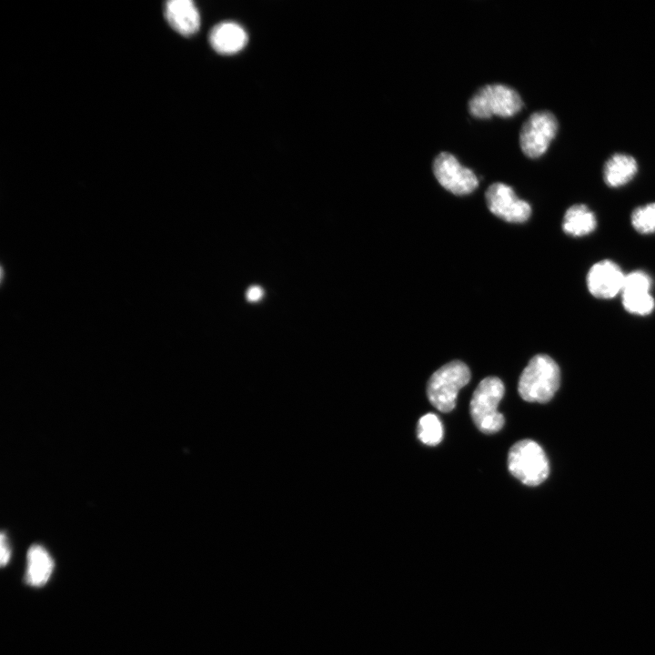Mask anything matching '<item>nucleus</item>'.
I'll return each instance as SVG.
<instances>
[{
    "label": "nucleus",
    "mask_w": 655,
    "mask_h": 655,
    "mask_svg": "<svg viewBox=\"0 0 655 655\" xmlns=\"http://www.w3.org/2000/svg\"><path fill=\"white\" fill-rule=\"evenodd\" d=\"M560 370L545 354L534 356L523 369L518 384L519 396L528 402L546 403L559 387Z\"/></svg>",
    "instance_id": "obj_1"
},
{
    "label": "nucleus",
    "mask_w": 655,
    "mask_h": 655,
    "mask_svg": "<svg viewBox=\"0 0 655 655\" xmlns=\"http://www.w3.org/2000/svg\"><path fill=\"white\" fill-rule=\"evenodd\" d=\"M504 395V385L497 377L483 378L476 388L469 404V412L476 427L485 434H494L504 425V417L498 406Z\"/></svg>",
    "instance_id": "obj_2"
},
{
    "label": "nucleus",
    "mask_w": 655,
    "mask_h": 655,
    "mask_svg": "<svg viewBox=\"0 0 655 655\" xmlns=\"http://www.w3.org/2000/svg\"><path fill=\"white\" fill-rule=\"evenodd\" d=\"M470 379L469 367L459 360H453L439 368L429 378L427 396L429 402L439 411L448 413L455 405L458 393Z\"/></svg>",
    "instance_id": "obj_3"
},
{
    "label": "nucleus",
    "mask_w": 655,
    "mask_h": 655,
    "mask_svg": "<svg viewBox=\"0 0 655 655\" xmlns=\"http://www.w3.org/2000/svg\"><path fill=\"white\" fill-rule=\"evenodd\" d=\"M509 472L527 486H538L549 476V465L542 448L531 439L516 442L508 455Z\"/></svg>",
    "instance_id": "obj_4"
},
{
    "label": "nucleus",
    "mask_w": 655,
    "mask_h": 655,
    "mask_svg": "<svg viewBox=\"0 0 655 655\" xmlns=\"http://www.w3.org/2000/svg\"><path fill=\"white\" fill-rule=\"evenodd\" d=\"M469 111L478 118L492 116H512L523 106L519 93L503 84L486 85L480 87L469 101Z\"/></svg>",
    "instance_id": "obj_5"
},
{
    "label": "nucleus",
    "mask_w": 655,
    "mask_h": 655,
    "mask_svg": "<svg viewBox=\"0 0 655 655\" xmlns=\"http://www.w3.org/2000/svg\"><path fill=\"white\" fill-rule=\"evenodd\" d=\"M558 132V121L549 111L531 114L523 123L519 132L522 152L530 158L543 155Z\"/></svg>",
    "instance_id": "obj_6"
},
{
    "label": "nucleus",
    "mask_w": 655,
    "mask_h": 655,
    "mask_svg": "<svg viewBox=\"0 0 655 655\" xmlns=\"http://www.w3.org/2000/svg\"><path fill=\"white\" fill-rule=\"evenodd\" d=\"M432 170L438 183L455 195H468L479 186L474 172L448 152H441L435 157Z\"/></svg>",
    "instance_id": "obj_7"
},
{
    "label": "nucleus",
    "mask_w": 655,
    "mask_h": 655,
    "mask_svg": "<svg viewBox=\"0 0 655 655\" xmlns=\"http://www.w3.org/2000/svg\"><path fill=\"white\" fill-rule=\"evenodd\" d=\"M487 207L496 217L510 223H523L531 214L529 204L519 199L512 187L496 182L485 193Z\"/></svg>",
    "instance_id": "obj_8"
},
{
    "label": "nucleus",
    "mask_w": 655,
    "mask_h": 655,
    "mask_svg": "<svg viewBox=\"0 0 655 655\" xmlns=\"http://www.w3.org/2000/svg\"><path fill=\"white\" fill-rule=\"evenodd\" d=\"M625 274L611 260L595 263L589 270L586 282L590 293L598 298L609 299L621 293Z\"/></svg>",
    "instance_id": "obj_9"
},
{
    "label": "nucleus",
    "mask_w": 655,
    "mask_h": 655,
    "mask_svg": "<svg viewBox=\"0 0 655 655\" xmlns=\"http://www.w3.org/2000/svg\"><path fill=\"white\" fill-rule=\"evenodd\" d=\"M248 36L245 29L235 22H222L210 31L209 43L221 55H234L247 45Z\"/></svg>",
    "instance_id": "obj_10"
},
{
    "label": "nucleus",
    "mask_w": 655,
    "mask_h": 655,
    "mask_svg": "<svg viewBox=\"0 0 655 655\" xmlns=\"http://www.w3.org/2000/svg\"><path fill=\"white\" fill-rule=\"evenodd\" d=\"M165 16L170 26L180 35H194L200 26V15L190 0H171L166 3Z\"/></svg>",
    "instance_id": "obj_11"
},
{
    "label": "nucleus",
    "mask_w": 655,
    "mask_h": 655,
    "mask_svg": "<svg viewBox=\"0 0 655 655\" xmlns=\"http://www.w3.org/2000/svg\"><path fill=\"white\" fill-rule=\"evenodd\" d=\"M638 172V164L630 155L617 153L604 164L603 178L610 187H619L629 183Z\"/></svg>",
    "instance_id": "obj_12"
},
{
    "label": "nucleus",
    "mask_w": 655,
    "mask_h": 655,
    "mask_svg": "<svg viewBox=\"0 0 655 655\" xmlns=\"http://www.w3.org/2000/svg\"><path fill=\"white\" fill-rule=\"evenodd\" d=\"M54 569V561L45 548L33 545L27 552L25 579L27 584L40 587L45 584Z\"/></svg>",
    "instance_id": "obj_13"
},
{
    "label": "nucleus",
    "mask_w": 655,
    "mask_h": 655,
    "mask_svg": "<svg viewBox=\"0 0 655 655\" xmlns=\"http://www.w3.org/2000/svg\"><path fill=\"white\" fill-rule=\"evenodd\" d=\"M597 219L594 213L585 205L577 204L569 207L563 217L562 229L572 237H584L595 230Z\"/></svg>",
    "instance_id": "obj_14"
},
{
    "label": "nucleus",
    "mask_w": 655,
    "mask_h": 655,
    "mask_svg": "<svg viewBox=\"0 0 655 655\" xmlns=\"http://www.w3.org/2000/svg\"><path fill=\"white\" fill-rule=\"evenodd\" d=\"M417 435L426 445H438L443 438V427L438 416L433 413L422 416L418 422Z\"/></svg>",
    "instance_id": "obj_15"
},
{
    "label": "nucleus",
    "mask_w": 655,
    "mask_h": 655,
    "mask_svg": "<svg viewBox=\"0 0 655 655\" xmlns=\"http://www.w3.org/2000/svg\"><path fill=\"white\" fill-rule=\"evenodd\" d=\"M622 306L630 314L646 316L655 307V301L650 292L621 293Z\"/></svg>",
    "instance_id": "obj_16"
},
{
    "label": "nucleus",
    "mask_w": 655,
    "mask_h": 655,
    "mask_svg": "<svg viewBox=\"0 0 655 655\" xmlns=\"http://www.w3.org/2000/svg\"><path fill=\"white\" fill-rule=\"evenodd\" d=\"M631 225L636 231L641 234L655 232V203H650L635 208L632 211Z\"/></svg>",
    "instance_id": "obj_17"
},
{
    "label": "nucleus",
    "mask_w": 655,
    "mask_h": 655,
    "mask_svg": "<svg viewBox=\"0 0 655 655\" xmlns=\"http://www.w3.org/2000/svg\"><path fill=\"white\" fill-rule=\"evenodd\" d=\"M651 284V278L647 273L636 270L625 275L621 293L650 292Z\"/></svg>",
    "instance_id": "obj_18"
},
{
    "label": "nucleus",
    "mask_w": 655,
    "mask_h": 655,
    "mask_svg": "<svg viewBox=\"0 0 655 655\" xmlns=\"http://www.w3.org/2000/svg\"><path fill=\"white\" fill-rule=\"evenodd\" d=\"M0 545H1V564H2V566H5V564H7V562L10 559V548H9V544H8V539L5 533L1 534Z\"/></svg>",
    "instance_id": "obj_19"
},
{
    "label": "nucleus",
    "mask_w": 655,
    "mask_h": 655,
    "mask_svg": "<svg viewBox=\"0 0 655 655\" xmlns=\"http://www.w3.org/2000/svg\"><path fill=\"white\" fill-rule=\"evenodd\" d=\"M263 295L262 289L257 286L251 287L247 292V297L250 301L258 300Z\"/></svg>",
    "instance_id": "obj_20"
}]
</instances>
